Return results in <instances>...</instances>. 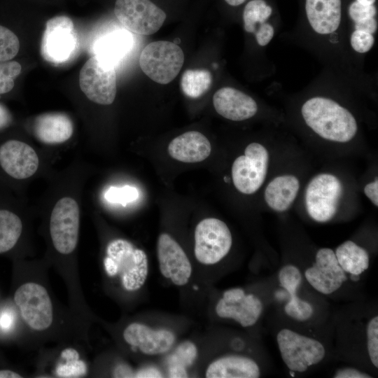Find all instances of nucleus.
Instances as JSON below:
<instances>
[{
	"label": "nucleus",
	"instance_id": "obj_9",
	"mask_svg": "<svg viewBox=\"0 0 378 378\" xmlns=\"http://www.w3.org/2000/svg\"><path fill=\"white\" fill-rule=\"evenodd\" d=\"M80 225V209L77 202L69 197L59 199L50 219V233L55 248L69 254L76 247Z\"/></svg>",
	"mask_w": 378,
	"mask_h": 378
},
{
	"label": "nucleus",
	"instance_id": "obj_42",
	"mask_svg": "<svg viewBox=\"0 0 378 378\" xmlns=\"http://www.w3.org/2000/svg\"><path fill=\"white\" fill-rule=\"evenodd\" d=\"M364 192L365 195L371 200V202L377 206L378 205V179L376 178L373 181L368 183L364 187Z\"/></svg>",
	"mask_w": 378,
	"mask_h": 378
},
{
	"label": "nucleus",
	"instance_id": "obj_10",
	"mask_svg": "<svg viewBox=\"0 0 378 378\" xmlns=\"http://www.w3.org/2000/svg\"><path fill=\"white\" fill-rule=\"evenodd\" d=\"M76 47L77 35L70 18L57 15L47 21L41 43V53L45 60L63 63L69 59Z\"/></svg>",
	"mask_w": 378,
	"mask_h": 378
},
{
	"label": "nucleus",
	"instance_id": "obj_8",
	"mask_svg": "<svg viewBox=\"0 0 378 378\" xmlns=\"http://www.w3.org/2000/svg\"><path fill=\"white\" fill-rule=\"evenodd\" d=\"M114 13L126 29L140 35L155 33L167 18L164 11L150 0H116Z\"/></svg>",
	"mask_w": 378,
	"mask_h": 378
},
{
	"label": "nucleus",
	"instance_id": "obj_28",
	"mask_svg": "<svg viewBox=\"0 0 378 378\" xmlns=\"http://www.w3.org/2000/svg\"><path fill=\"white\" fill-rule=\"evenodd\" d=\"M272 12L264 0H252L245 6L243 13L244 27L246 32L254 34L257 28L266 22Z\"/></svg>",
	"mask_w": 378,
	"mask_h": 378
},
{
	"label": "nucleus",
	"instance_id": "obj_17",
	"mask_svg": "<svg viewBox=\"0 0 378 378\" xmlns=\"http://www.w3.org/2000/svg\"><path fill=\"white\" fill-rule=\"evenodd\" d=\"M213 104L219 115L233 121L249 119L258 111L257 103L251 97L230 87L218 90L214 94Z\"/></svg>",
	"mask_w": 378,
	"mask_h": 378
},
{
	"label": "nucleus",
	"instance_id": "obj_20",
	"mask_svg": "<svg viewBox=\"0 0 378 378\" xmlns=\"http://www.w3.org/2000/svg\"><path fill=\"white\" fill-rule=\"evenodd\" d=\"M211 146L208 139L197 131L185 132L174 138L168 146L169 155L183 162H198L209 157Z\"/></svg>",
	"mask_w": 378,
	"mask_h": 378
},
{
	"label": "nucleus",
	"instance_id": "obj_27",
	"mask_svg": "<svg viewBox=\"0 0 378 378\" xmlns=\"http://www.w3.org/2000/svg\"><path fill=\"white\" fill-rule=\"evenodd\" d=\"M212 76L206 69H188L182 75L181 87L183 92L190 98L202 96L211 87Z\"/></svg>",
	"mask_w": 378,
	"mask_h": 378
},
{
	"label": "nucleus",
	"instance_id": "obj_21",
	"mask_svg": "<svg viewBox=\"0 0 378 378\" xmlns=\"http://www.w3.org/2000/svg\"><path fill=\"white\" fill-rule=\"evenodd\" d=\"M74 132L71 118L62 113H47L38 115L34 123L36 138L46 144H59L69 139Z\"/></svg>",
	"mask_w": 378,
	"mask_h": 378
},
{
	"label": "nucleus",
	"instance_id": "obj_34",
	"mask_svg": "<svg viewBox=\"0 0 378 378\" xmlns=\"http://www.w3.org/2000/svg\"><path fill=\"white\" fill-rule=\"evenodd\" d=\"M284 310L288 316L299 321L308 320L314 312L312 304L300 299L297 295L290 296Z\"/></svg>",
	"mask_w": 378,
	"mask_h": 378
},
{
	"label": "nucleus",
	"instance_id": "obj_23",
	"mask_svg": "<svg viewBox=\"0 0 378 378\" xmlns=\"http://www.w3.org/2000/svg\"><path fill=\"white\" fill-rule=\"evenodd\" d=\"M132 45V39L129 34L120 30L113 31L97 41L95 55L115 66L130 51Z\"/></svg>",
	"mask_w": 378,
	"mask_h": 378
},
{
	"label": "nucleus",
	"instance_id": "obj_5",
	"mask_svg": "<svg viewBox=\"0 0 378 378\" xmlns=\"http://www.w3.org/2000/svg\"><path fill=\"white\" fill-rule=\"evenodd\" d=\"M232 237L227 225L215 218L201 220L195 230L194 253L203 265L218 263L229 253Z\"/></svg>",
	"mask_w": 378,
	"mask_h": 378
},
{
	"label": "nucleus",
	"instance_id": "obj_15",
	"mask_svg": "<svg viewBox=\"0 0 378 378\" xmlns=\"http://www.w3.org/2000/svg\"><path fill=\"white\" fill-rule=\"evenodd\" d=\"M304 276L314 289L325 295L337 290L347 280L346 272L340 265L335 251L328 248L318 250L315 263L306 270Z\"/></svg>",
	"mask_w": 378,
	"mask_h": 378
},
{
	"label": "nucleus",
	"instance_id": "obj_44",
	"mask_svg": "<svg viewBox=\"0 0 378 378\" xmlns=\"http://www.w3.org/2000/svg\"><path fill=\"white\" fill-rule=\"evenodd\" d=\"M136 377H162V373L155 368H147L145 369L141 370L138 373L136 374Z\"/></svg>",
	"mask_w": 378,
	"mask_h": 378
},
{
	"label": "nucleus",
	"instance_id": "obj_37",
	"mask_svg": "<svg viewBox=\"0 0 378 378\" xmlns=\"http://www.w3.org/2000/svg\"><path fill=\"white\" fill-rule=\"evenodd\" d=\"M376 13L374 5L365 6L357 1L351 3L349 8V16L354 22L374 18Z\"/></svg>",
	"mask_w": 378,
	"mask_h": 378
},
{
	"label": "nucleus",
	"instance_id": "obj_16",
	"mask_svg": "<svg viewBox=\"0 0 378 378\" xmlns=\"http://www.w3.org/2000/svg\"><path fill=\"white\" fill-rule=\"evenodd\" d=\"M125 341L148 356L168 352L176 342L175 334L167 329H153L141 323H132L123 331Z\"/></svg>",
	"mask_w": 378,
	"mask_h": 378
},
{
	"label": "nucleus",
	"instance_id": "obj_38",
	"mask_svg": "<svg viewBox=\"0 0 378 378\" xmlns=\"http://www.w3.org/2000/svg\"><path fill=\"white\" fill-rule=\"evenodd\" d=\"M254 34L258 44L260 46H265L272 39L274 29L270 23L265 22L257 28Z\"/></svg>",
	"mask_w": 378,
	"mask_h": 378
},
{
	"label": "nucleus",
	"instance_id": "obj_43",
	"mask_svg": "<svg viewBox=\"0 0 378 378\" xmlns=\"http://www.w3.org/2000/svg\"><path fill=\"white\" fill-rule=\"evenodd\" d=\"M12 122V115L8 108L0 104V131L5 130Z\"/></svg>",
	"mask_w": 378,
	"mask_h": 378
},
{
	"label": "nucleus",
	"instance_id": "obj_35",
	"mask_svg": "<svg viewBox=\"0 0 378 378\" xmlns=\"http://www.w3.org/2000/svg\"><path fill=\"white\" fill-rule=\"evenodd\" d=\"M367 345L370 359L378 368V316L370 319L367 326Z\"/></svg>",
	"mask_w": 378,
	"mask_h": 378
},
{
	"label": "nucleus",
	"instance_id": "obj_39",
	"mask_svg": "<svg viewBox=\"0 0 378 378\" xmlns=\"http://www.w3.org/2000/svg\"><path fill=\"white\" fill-rule=\"evenodd\" d=\"M15 313L10 309H5L0 312V331L8 332L15 324Z\"/></svg>",
	"mask_w": 378,
	"mask_h": 378
},
{
	"label": "nucleus",
	"instance_id": "obj_33",
	"mask_svg": "<svg viewBox=\"0 0 378 378\" xmlns=\"http://www.w3.org/2000/svg\"><path fill=\"white\" fill-rule=\"evenodd\" d=\"M279 280L281 285L288 292L290 296L297 295L302 278L299 269L293 265H286L279 271Z\"/></svg>",
	"mask_w": 378,
	"mask_h": 378
},
{
	"label": "nucleus",
	"instance_id": "obj_2",
	"mask_svg": "<svg viewBox=\"0 0 378 378\" xmlns=\"http://www.w3.org/2000/svg\"><path fill=\"white\" fill-rule=\"evenodd\" d=\"M104 266L106 274L111 277H118L127 291L139 290L148 275V260L146 253L122 239L108 243Z\"/></svg>",
	"mask_w": 378,
	"mask_h": 378
},
{
	"label": "nucleus",
	"instance_id": "obj_49",
	"mask_svg": "<svg viewBox=\"0 0 378 378\" xmlns=\"http://www.w3.org/2000/svg\"><path fill=\"white\" fill-rule=\"evenodd\" d=\"M351 279L354 281H358L359 279V276L351 275Z\"/></svg>",
	"mask_w": 378,
	"mask_h": 378
},
{
	"label": "nucleus",
	"instance_id": "obj_6",
	"mask_svg": "<svg viewBox=\"0 0 378 378\" xmlns=\"http://www.w3.org/2000/svg\"><path fill=\"white\" fill-rule=\"evenodd\" d=\"M269 153L262 144H248L244 155L237 158L232 166V178L240 192L251 195L264 183L268 170Z\"/></svg>",
	"mask_w": 378,
	"mask_h": 378
},
{
	"label": "nucleus",
	"instance_id": "obj_14",
	"mask_svg": "<svg viewBox=\"0 0 378 378\" xmlns=\"http://www.w3.org/2000/svg\"><path fill=\"white\" fill-rule=\"evenodd\" d=\"M38 164L36 153L27 143L8 139L0 144V169L8 177L27 178L35 174Z\"/></svg>",
	"mask_w": 378,
	"mask_h": 378
},
{
	"label": "nucleus",
	"instance_id": "obj_30",
	"mask_svg": "<svg viewBox=\"0 0 378 378\" xmlns=\"http://www.w3.org/2000/svg\"><path fill=\"white\" fill-rule=\"evenodd\" d=\"M20 49L18 36L9 29L0 25V62L16 56Z\"/></svg>",
	"mask_w": 378,
	"mask_h": 378
},
{
	"label": "nucleus",
	"instance_id": "obj_41",
	"mask_svg": "<svg viewBox=\"0 0 378 378\" xmlns=\"http://www.w3.org/2000/svg\"><path fill=\"white\" fill-rule=\"evenodd\" d=\"M355 29L364 31L373 34L377 29V22L374 18L367 19L365 20L356 22Z\"/></svg>",
	"mask_w": 378,
	"mask_h": 378
},
{
	"label": "nucleus",
	"instance_id": "obj_11",
	"mask_svg": "<svg viewBox=\"0 0 378 378\" xmlns=\"http://www.w3.org/2000/svg\"><path fill=\"white\" fill-rule=\"evenodd\" d=\"M14 301L27 324L35 330H43L52 323V305L46 289L29 282L15 291Z\"/></svg>",
	"mask_w": 378,
	"mask_h": 378
},
{
	"label": "nucleus",
	"instance_id": "obj_19",
	"mask_svg": "<svg viewBox=\"0 0 378 378\" xmlns=\"http://www.w3.org/2000/svg\"><path fill=\"white\" fill-rule=\"evenodd\" d=\"M305 10L309 24L319 34H330L340 24L341 0H306Z\"/></svg>",
	"mask_w": 378,
	"mask_h": 378
},
{
	"label": "nucleus",
	"instance_id": "obj_36",
	"mask_svg": "<svg viewBox=\"0 0 378 378\" xmlns=\"http://www.w3.org/2000/svg\"><path fill=\"white\" fill-rule=\"evenodd\" d=\"M351 46L357 52L365 53L368 52L374 45V38L370 33L355 30L351 36Z\"/></svg>",
	"mask_w": 378,
	"mask_h": 378
},
{
	"label": "nucleus",
	"instance_id": "obj_25",
	"mask_svg": "<svg viewBox=\"0 0 378 378\" xmlns=\"http://www.w3.org/2000/svg\"><path fill=\"white\" fill-rule=\"evenodd\" d=\"M22 232L20 216L8 208L0 207V253L11 250L18 243Z\"/></svg>",
	"mask_w": 378,
	"mask_h": 378
},
{
	"label": "nucleus",
	"instance_id": "obj_3",
	"mask_svg": "<svg viewBox=\"0 0 378 378\" xmlns=\"http://www.w3.org/2000/svg\"><path fill=\"white\" fill-rule=\"evenodd\" d=\"M184 62L182 49L176 43L158 41L142 50L139 64L143 72L153 81L167 84L178 75Z\"/></svg>",
	"mask_w": 378,
	"mask_h": 378
},
{
	"label": "nucleus",
	"instance_id": "obj_24",
	"mask_svg": "<svg viewBox=\"0 0 378 378\" xmlns=\"http://www.w3.org/2000/svg\"><path fill=\"white\" fill-rule=\"evenodd\" d=\"M335 253L342 270L351 275L359 276L369 267L368 251L351 240L337 246Z\"/></svg>",
	"mask_w": 378,
	"mask_h": 378
},
{
	"label": "nucleus",
	"instance_id": "obj_18",
	"mask_svg": "<svg viewBox=\"0 0 378 378\" xmlns=\"http://www.w3.org/2000/svg\"><path fill=\"white\" fill-rule=\"evenodd\" d=\"M260 371L251 358L230 354L214 360L206 368L207 378H258Z\"/></svg>",
	"mask_w": 378,
	"mask_h": 378
},
{
	"label": "nucleus",
	"instance_id": "obj_12",
	"mask_svg": "<svg viewBox=\"0 0 378 378\" xmlns=\"http://www.w3.org/2000/svg\"><path fill=\"white\" fill-rule=\"evenodd\" d=\"M157 253L162 275L174 285H186L192 275L191 263L181 246L167 233L158 239Z\"/></svg>",
	"mask_w": 378,
	"mask_h": 378
},
{
	"label": "nucleus",
	"instance_id": "obj_46",
	"mask_svg": "<svg viewBox=\"0 0 378 378\" xmlns=\"http://www.w3.org/2000/svg\"><path fill=\"white\" fill-rule=\"evenodd\" d=\"M22 377L19 374L10 370H0V378H19Z\"/></svg>",
	"mask_w": 378,
	"mask_h": 378
},
{
	"label": "nucleus",
	"instance_id": "obj_4",
	"mask_svg": "<svg viewBox=\"0 0 378 378\" xmlns=\"http://www.w3.org/2000/svg\"><path fill=\"white\" fill-rule=\"evenodd\" d=\"M343 186L335 175L323 173L311 179L305 191V207L314 220L325 223L336 214Z\"/></svg>",
	"mask_w": 378,
	"mask_h": 378
},
{
	"label": "nucleus",
	"instance_id": "obj_47",
	"mask_svg": "<svg viewBox=\"0 0 378 378\" xmlns=\"http://www.w3.org/2000/svg\"><path fill=\"white\" fill-rule=\"evenodd\" d=\"M226 3L232 6H237L243 4L246 0H225Z\"/></svg>",
	"mask_w": 378,
	"mask_h": 378
},
{
	"label": "nucleus",
	"instance_id": "obj_29",
	"mask_svg": "<svg viewBox=\"0 0 378 378\" xmlns=\"http://www.w3.org/2000/svg\"><path fill=\"white\" fill-rule=\"evenodd\" d=\"M61 360L56 368V374L59 377H80L87 374L85 363L79 358V354L73 348L63 350Z\"/></svg>",
	"mask_w": 378,
	"mask_h": 378
},
{
	"label": "nucleus",
	"instance_id": "obj_1",
	"mask_svg": "<svg viewBox=\"0 0 378 378\" xmlns=\"http://www.w3.org/2000/svg\"><path fill=\"white\" fill-rule=\"evenodd\" d=\"M301 113L307 125L324 139L346 143L357 133L354 116L332 99L312 97L303 104Z\"/></svg>",
	"mask_w": 378,
	"mask_h": 378
},
{
	"label": "nucleus",
	"instance_id": "obj_26",
	"mask_svg": "<svg viewBox=\"0 0 378 378\" xmlns=\"http://www.w3.org/2000/svg\"><path fill=\"white\" fill-rule=\"evenodd\" d=\"M197 354V349L195 344L189 341L181 343L169 359V377H187L186 368L193 363Z\"/></svg>",
	"mask_w": 378,
	"mask_h": 378
},
{
	"label": "nucleus",
	"instance_id": "obj_7",
	"mask_svg": "<svg viewBox=\"0 0 378 378\" xmlns=\"http://www.w3.org/2000/svg\"><path fill=\"white\" fill-rule=\"evenodd\" d=\"M79 85L90 101L102 105L112 104L116 95L115 66L96 55L90 57L80 71Z\"/></svg>",
	"mask_w": 378,
	"mask_h": 378
},
{
	"label": "nucleus",
	"instance_id": "obj_48",
	"mask_svg": "<svg viewBox=\"0 0 378 378\" xmlns=\"http://www.w3.org/2000/svg\"><path fill=\"white\" fill-rule=\"evenodd\" d=\"M375 1L376 0H356V1L365 6H370V5H374V3L375 2Z\"/></svg>",
	"mask_w": 378,
	"mask_h": 378
},
{
	"label": "nucleus",
	"instance_id": "obj_13",
	"mask_svg": "<svg viewBox=\"0 0 378 378\" xmlns=\"http://www.w3.org/2000/svg\"><path fill=\"white\" fill-rule=\"evenodd\" d=\"M215 311L223 318H232L243 327L254 325L259 318L262 304L253 294H246L240 288L225 290L218 301Z\"/></svg>",
	"mask_w": 378,
	"mask_h": 378
},
{
	"label": "nucleus",
	"instance_id": "obj_32",
	"mask_svg": "<svg viewBox=\"0 0 378 378\" xmlns=\"http://www.w3.org/2000/svg\"><path fill=\"white\" fill-rule=\"evenodd\" d=\"M21 70L20 64L16 61L0 62V94H6L13 88L15 80Z\"/></svg>",
	"mask_w": 378,
	"mask_h": 378
},
{
	"label": "nucleus",
	"instance_id": "obj_31",
	"mask_svg": "<svg viewBox=\"0 0 378 378\" xmlns=\"http://www.w3.org/2000/svg\"><path fill=\"white\" fill-rule=\"evenodd\" d=\"M139 192L137 188L131 186L122 187H109L104 194V199L111 203L120 204L126 206L139 198Z\"/></svg>",
	"mask_w": 378,
	"mask_h": 378
},
{
	"label": "nucleus",
	"instance_id": "obj_45",
	"mask_svg": "<svg viewBox=\"0 0 378 378\" xmlns=\"http://www.w3.org/2000/svg\"><path fill=\"white\" fill-rule=\"evenodd\" d=\"M114 376L116 377H133V373L129 367L120 365L115 368Z\"/></svg>",
	"mask_w": 378,
	"mask_h": 378
},
{
	"label": "nucleus",
	"instance_id": "obj_40",
	"mask_svg": "<svg viewBox=\"0 0 378 378\" xmlns=\"http://www.w3.org/2000/svg\"><path fill=\"white\" fill-rule=\"evenodd\" d=\"M336 378H369L371 377L367 373L363 372L356 368H344L338 370L335 375Z\"/></svg>",
	"mask_w": 378,
	"mask_h": 378
},
{
	"label": "nucleus",
	"instance_id": "obj_22",
	"mask_svg": "<svg viewBox=\"0 0 378 378\" xmlns=\"http://www.w3.org/2000/svg\"><path fill=\"white\" fill-rule=\"evenodd\" d=\"M300 189L298 178L292 174H284L273 178L265 190V200L273 210H287L295 200Z\"/></svg>",
	"mask_w": 378,
	"mask_h": 378
}]
</instances>
